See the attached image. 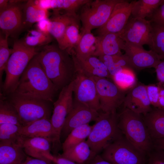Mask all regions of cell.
I'll return each mask as SVG.
<instances>
[{
  "instance_id": "f35d334b",
  "label": "cell",
  "mask_w": 164,
  "mask_h": 164,
  "mask_svg": "<svg viewBox=\"0 0 164 164\" xmlns=\"http://www.w3.org/2000/svg\"><path fill=\"white\" fill-rule=\"evenodd\" d=\"M147 94L151 105L153 107L159 108V85L150 84L146 85Z\"/></svg>"
},
{
  "instance_id": "836d02e7",
  "label": "cell",
  "mask_w": 164,
  "mask_h": 164,
  "mask_svg": "<svg viewBox=\"0 0 164 164\" xmlns=\"http://www.w3.org/2000/svg\"><path fill=\"white\" fill-rule=\"evenodd\" d=\"M21 127L12 124H0V142H12L22 146L23 137L20 134Z\"/></svg>"
},
{
  "instance_id": "e0dca14e",
  "label": "cell",
  "mask_w": 164,
  "mask_h": 164,
  "mask_svg": "<svg viewBox=\"0 0 164 164\" xmlns=\"http://www.w3.org/2000/svg\"><path fill=\"white\" fill-rule=\"evenodd\" d=\"M124 108L145 115L152 109L147 94L146 85L137 83L126 94L123 103Z\"/></svg>"
},
{
  "instance_id": "9a60e30c",
  "label": "cell",
  "mask_w": 164,
  "mask_h": 164,
  "mask_svg": "<svg viewBox=\"0 0 164 164\" xmlns=\"http://www.w3.org/2000/svg\"><path fill=\"white\" fill-rule=\"evenodd\" d=\"M136 1L122 0L117 3L106 23L103 27L97 29V36L109 33H120L128 22Z\"/></svg>"
},
{
  "instance_id": "5b68a950",
  "label": "cell",
  "mask_w": 164,
  "mask_h": 164,
  "mask_svg": "<svg viewBox=\"0 0 164 164\" xmlns=\"http://www.w3.org/2000/svg\"><path fill=\"white\" fill-rule=\"evenodd\" d=\"M123 135L118 127L117 112L102 111L92 125L86 141L96 156L109 144Z\"/></svg>"
},
{
  "instance_id": "8992f818",
  "label": "cell",
  "mask_w": 164,
  "mask_h": 164,
  "mask_svg": "<svg viewBox=\"0 0 164 164\" xmlns=\"http://www.w3.org/2000/svg\"><path fill=\"white\" fill-rule=\"evenodd\" d=\"M6 96L17 111L22 126L40 119H50L53 108L52 102L24 97L15 93Z\"/></svg>"
},
{
  "instance_id": "c3c4849f",
  "label": "cell",
  "mask_w": 164,
  "mask_h": 164,
  "mask_svg": "<svg viewBox=\"0 0 164 164\" xmlns=\"http://www.w3.org/2000/svg\"><path fill=\"white\" fill-rule=\"evenodd\" d=\"M9 0H0V12L5 9L8 6Z\"/></svg>"
},
{
  "instance_id": "7402d4cb",
  "label": "cell",
  "mask_w": 164,
  "mask_h": 164,
  "mask_svg": "<svg viewBox=\"0 0 164 164\" xmlns=\"http://www.w3.org/2000/svg\"><path fill=\"white\" fill-rule=\"evenodd\" d=\"M143 116L153 141L164 138V109L153 107Z\"/></svg>"
},
{
  "instance_id": "d590c367",
  "label": "cell",
  "mask_w": 164,
  "mask_h": 164,
  "mask_svg": "<svg viewBox=\"0 0 164 164\" xmlns=\"http://www.w3.org/2000/svg\"><path fill=\"white\" fill-rule=\"evenodd\" d=\"M52 36L45 34L37 29L28 31V33L22 40L25 44L30 47L46 46L52 41Z\"/></svg>"
},
{
  "instance_id": "2e32d148",
  "label": "cell",
  "mask_w": 164,
  "mask_h": 164,
  "mask_svg": "<svg viewBox=\"0 0 164 164\" xmlns=\"http://www.w3.org/2000/svg\"><path fill=\"white\" fill-rule=\"evenodd\" d=\"M122 50L134 70L155 68L161 60L153 50H146L142 46L125 42Z\"/></svg>"
},
{
  "instance_id": "52a82bcc",
  "label": "cell",
  "mask_w": 164,
  "mask_h": 164,
  "mask_svg": "<svg viewBox=\"0 0 164 164\" xmlns=\"http://www.w3.org/2000/svg\"><path fill=\"white\" fill-rule=\"evenodd\" d=\"M122 0H91L82 7L79 16L84 32L103 27L108 20L115 5Z\"/></svg>"
},
{
  "instance_id": "ac0fdd59",
  "label": "cell",
  "mask_w": 164,
  "mask_h": 164,
  "mask_svg": "<svg viewBox=\"0 0 164 164\" xmlns=\"http://www.w3.org/2000/svg\"><path fill=\"white\" fill-rule=\"evenodd\" d=\"M95 50L93 55L99 57L104 55H113L122 53L125 42L119 33H109L97 36Z\"/></svg>"
},
{
  "instance_id": "cb8c5ba5",
  "label": "cell",
  "mask_w": 164,
  "mask_h": 164,
  "mask_svg": "<svg viewBox=\"0 0 164 164\" xmlns=\"http://www.w3.org/2000/svg\"><path fill=\"white\" fill-rule=\"evenodd\" d=\"M80 34V39L71 51L70 55L77 60H82L93 55L97 38L90 31L81 32Z\"/></svg>"
},
{
  "instance_id": "7bdbcfd3",
  "label": "cell",
  "mask_w": 164,
  "mask_h": 164,
  "mask_svg": "<svg viewBox=\"0 0 164 164\" xmlns=\"http://www.w3.org/2000/svg\"><path fill=\"white\" fill-rule=\"evenodd\" d=\"M21 164H54L48 159L33 158L27 155L26 159Z\"/></svg>"
},
{
  "instance_id": "484cf974",
  "label": "cell",
  "mask_w": 164,
  "mask_h": 164,
  "mask_svg": "<svg viewBox=\"0 0 164 164\" xmlns=\"http://www.w3.org/2000/svg\"><path fill=\"white\" fill-rule=\"evenodd\" d=\"M90 0H36L42 8L48 10L64 11V13H76L80 8Z\"/></svg>"
},
{
  "instance_id": "74e56055",
  "label": "cell",
  "mask_w": 164,
  "mask_h": 164,
  "mask_svg": "<svg viewBox=\"0 0 164 164\" xmlns=\"http://www.w3.org/2000/svg\"><path fill=\"white\" fill-rule=\"evenodd\" d=\"M145 164H164V150L154 147L147 154Z\"/></svg>"
},
{
  "instance_id": "6da1fadb",
  "label": "cell",
  "mask_w": 164,
  "mask_h": 164,
  "mask_svg": "<svg viewBox=\"0 0 164 164\" xmlns=\"http://www.w3.org/2000/svg\"><path fill=\"white\" fill-rule=\"evenodd\" d=\"M46 75L56 87L61 90L74 79L77 70L72 56L58 45L44 46L37 54Z\"/></svg>"
},
{
  "instance_id": "8fae6325",
  "label": "cell",
  "mask_w": 164,
  "mask_h": 164,
  "mask_svg": "<svg viewBox=\"0 0 164 164\" xmlns=\"http://www.w3.org/2000/svg\"><path fill=\"white\" fill-rule=\"evenodd\" d=\"M151 22L145 19L132 18L119 33L125 42L142 46L146 44L149 48L152 44Z\"/></svg>"
},
{
  "instance_id": "603a6c76",
  "label": "cell",
  "mask_w": 164,
  "mask_h": 164,
  "mask_svg": "<svg viewBox=\"0 0 164 164\" xmlns=\"http://www.w3.org/2000/svg\"><path fill=\"white\" fill-rule=\"evenodd\" d=\"M27 156L20 145L0 142V164H21Z\"/></svg>"
},
{
  "instance_id": "7a4b0ae2",
  "label": "cell",
  "mask_w": 164,
  "mask_h": 164,
  "mask_svg": "<svg viewBox=\"0 0 164 164\" xmlns=\"http://www.w3.org/2000/svg\"><path fill=\"white\" fill-rule=\"evenodd\" d=\"M57 91L36 55L31 59L22 74L14 93L24 97L53 102Z\"/></svg>"
},
{
  "instance_id": "d4e9b609",
  "label": "cell",
  "mask_w": 164,
  "mask_h": 164,
  "mask_svg": "<svg viewBox=\"0 0 164 164\" xmlns=\"http://www.w3.org/2000/svg\"><path fill=\"white\" fill-rule=\"evenodd\" d=\"M23 25L24 29L30 27L35 23L48 18V10L41 8L36 0H28L23 8Z\"/></svg>"
},
{
  "instance_id": "d6986e66",
  "label": "cell",
  "mask_w": 164,
  "mask_h": 164,
  "mask_svg": "<svg viewBox=\"0 0 164 164\" xmlns=\"http://www.w3.org/2000/svg\"><path fill=\"white\" fill-rule=\"evenodd\" d=\"M20 135L24 138L42 137L50 140L52 143L53 131L50 119L43 118L27 125L21 126Z\"/></svg>"
},
{
  "instance_id": "3957f363",
  "label": "cell",
  "mask_w": 164,
  "mask_h": 164,
  "mask_svg": "<svg viewBox=\"0 0 164 164\" xmlns=\"http://www.w3.org/2000/svg\"><path fill=\"white\" fill-rule=\"evenodd\" d=\"M118 125L126 139L142 153L147 155L154 147L143 115L124 108L118 114Z\"/></svg>"
},
{
  "instance_id": "83f0119b",
  "label": "cell",
  "mask_w": 164,
  "mask_h": 164,
  "mask_svg": "<svg viewBox=\"0 0 164 164\" xmlns=\"http://www.w3.org/2000/svg\"><path fill=\"white\" fill-rule=\"evenodd\" d=\"M100 59L106 66L111 78L124 69L134 70L125 55L122 53L113 55H104Z\"/></svg>"
},
{
  "instance_id": "7dc6e473",
  "label": "cell",
  "mask_w": 164,
  "mask_h": 164,
  "mask_svg": "<svg viewBox=\"0 0 164 164\" xmlns=\"http://www.w3.org/2000/svg\"><path fill=\"white\" fill-rule=\"evenodd\" d=\"M154 146L156 148L164 146V138L154 140H153Z\"/></svg>"
},
{
  "instance_id": "277c9868",
  "label": "cell",
  "mask_w": 164,
  "mask_h": 164,
  "mask_svg": "<svg viewBox=\"0 0 164 164\" xmlns=\"http://www.w3.org/2000/svg\"><path fill=\"white\" fill-rule=\"evenodd\" d=\"M12 53L7 64L5 77L0 93L6 96L14 93L19 79L31 59L39 51L35 47L26 45L22 40H16L13 45Z\"/></svg>"
},
{
  "instance_id": "f1b7e54d",
  "label": "cell",
  "mask_w": 164,
  "mask_h": 164,
  "mask_svg": "<svg viewBox=\"0 0 164 164\" xmlns=\"http://www.w3.org/2000/svg\"><path fill=\"white\" fill-rule=\"evenodd\" d=\"M12 124L22 126L19 114L7 97L0 93V124Z\"/></svg>"
},
{
  "instance_id": "4dcf8cb0",
  "label": "cell",
  "mask_w": 164,
  "mask_h": 164,
  "mask_svg": "<svg viewBox=\"0 0 164 164\" xmlns=\"http://www.w3.org/2000/svg\"><path fill=\"white\" fill-rule=\"evenodd\" d=\"M92 128V125L87 124L73 129L69 134L62 144V148L64 151L86 140Z\"/></svg>"
},
{
  "instance_id": "f6af8a7d",
  "label": "cell",
  "mask_w": 164,
  "mask_h": 164,
  "mask_svg": "<svg viewBox=\"0 0 164 164\" xmlns=\"http://www.w3.org/2000/svg\"><path fill=\"white\" fill-rule=\"evenodd\" d=\"M159 108L164 109V88L159 85Z\"/></svg>"
},
{
  "instance_id": "ee69618b",
  "label": "cell",
  "mask_w": 164,
  "mask_h": 164,
  "mask_svg": "<svg viewBox=\"0 0 164 164\" xmlns=\"http://www.w3.org/2000/svg\"><path fill=\"white\" fill-rule=\"evenodd\" d=\"M158 80L160 84H164V60H161L155 67Z\"/></svg>"
},
{
  "instance_id": "bcb514c9",
  "label": "cell",
  "mask_w": 164,
  "mask_h": 164,
  "mask_svg": "<svg viewBox=\"0 0 164 164\" xmlns=\"http://www.w3.org/2000/svg\"><path fill=\"white\" fill-rule=\"evenodd\" d=\"M92 160L91 164H113L103 159L98 155H97Z\"/></svg>"
},
{
  "instance_id": "4fadbf2b",
  "label": "cell",
  "mask_w": 164,
  "mask_h": 164,
  "mask_svg": "<svg viewBox=\"0 0 164 164\" xmlns=\"http://www.w3.org/2000/svg\"><path fill=\"white\" fill-rule=\"evenodd\" d=\"M21 1H9L7 7L0 12V28L2 32L15 38L23 29V8Z\"/></svg>"
},
{
  "instance_id": "ab89813d",
  "label": "cell",
  "mask_w": 164,
  "mask_h": 164,
  "mask_svg": "<svg viewBox=\"0 0 164 164\" xmlns=\"http://www.w3.org/2000/svg\"><path fill=\"white\" fill-rule=\"evenodd\" d=\"M149 20L151 22L164 28V0L154 12Z\"/></svg>"
},
{
  "instance_id": "5bb4252c",
  "label": "cell",
  "mask_w": 164,
  "mask_h": 164,
  "mask_svg": "<svg viewBox=\"0 0 164 164\" xmlns=\"http://www.w3.org/2000/svg\"><path fill=\"white\" fill-rule=\"evenodd\" d=\"M98 111L74 100L72 108L67 116L62 128L60 139L66 138L74 128L95 121L99 116Z\"/></svg>"
},
{
  "instance_id": "681fc988",
  "label": "cell",
  "mask_w": 164,
  "mask_h": 164,
  "mask_svg": "<svg viewBox=\"0 0 164 164\" xmlns=\"http://www.w3.org/2000/svg\"><path fill=\"white\" fill-rule=\"evenodd\" d=\"M159 148V149H163V150H164V146H162L160 147H159V148Z\"/></svg>"
},
{
  "instance_id": "8d00e7d4",
  "label": "cell",
  "mask_w": 164,
  "mask_h": 164,
  "mask_svg": "<svg viewBox=\"0 0 164 164\" xmlns=\"http://www.w3.org/2000/svg\"><path fill=\"white\" fill-rule=\"evenodd\" d=\"M9 37L2 33L0 35V88L2 86V76L5 67L12 53V48H9L8 43Z\"/></svg>"
},
{
  "instance_id": "30bf717a",
  "label": "cell",
  "mask_w": 164,
  "mask_h": 164,
  "mask_svg": "<svg viewBox=\"0 0 164 164\" xmlns=\"http://www.w3.org/2000/svg\"><path fill=\"white\" fill-rule=\"evenodd\" d=\"M93 77L96 84L101 110L106 113L116 112L117 108L123 103L128 91L121 89L108 78Z\"/></svg>"
},
{
  "instance_id": "f546056e",
  "label": "cell",
  "mask_w": 164,
  "mask_h": 164,
  "mask_svg": "<svg viewBox=\"0 0 164 164\" xmlns=\"http://www.w3.org/2000/svg\"><path fill=\"white\" fill-rule=\"evenodd\" d=\"M163 0H138L136 1L132 10V18L145 19L151 17Z\"/></svg>"
},
{
  "instance_id": "e575fe53",
  "label": "cell",
  "mask_w": 164,
  "mask_h": 164,
  "mask_svg": "<svg viewBox=\"0 0 164 164\" xmlns=\"http://www.w3.org/2000/svg\"><path fill=\"white\" fill-rule=\"evenodd\" d=\"M151 24L152 44L150 48L159 56L161 60H164V28L154 23Z\"/></svg>"
},
{
  "instance_id": "d6a6232c",
  "label": "cell",
  "mask_w": 164,
  "mask_h": 164,
  "mask_svg": "<svg viewBox=\"0 0 164 164\" xmlns=\"http://www.w3.org/2000/svg\"><path fill=\"white\" fill-rule=\"evenodd\" d=\"M111 78L118 87L127 91H128L137 83L134 70L130 69H124Z\"/></svg>"
},
{
  "instance_id": "9c48e42d",
  "label": "cell",
  "mask_w": 164,
  "mask_h": 164,
  "mask_svg": "<svg viewBox=\"0 0 164 164\" xmlns=\"http://www.w3.org/2000/svg\"><path fill=\"white\" fill-rule=\"evenodd\" d=\"M73 81L60 91L57 99L53 104L50 121L53 131L52 147L55 151H58L62 147L61 131L66 118L73 106Z\"/></svg>"
},
{
  "instance_id": "7c38bea8",
  "label": "cell",
  "mask_w": 164,
  "mask_h": 164,
  "mask_svg": "<svg viewBox=\"0 0 164 164\" xmlns=\"http://www.w3.org/2000/svg\"><path fill=\"white\" fill-rule=\"evenodd\" d=\"M73 81L74 100L98 111L101 110L96 84L93 77L77 71Z\"/></svg>"
},
{
  "instance_id": "60d3db41",
  "label": "cell",
  "mask_w": 164,
  "mask_h": 164,
  "mask_svg": "<svg viewBox=\"0 0 164 164\" xmlns=\"http://www.w3.org/2000/svg\"><path fill=\"white\" fill-rule=\"evenodd\" d=\"M45 158L51 161L54 164H80L62 157L60 155H56L51 153L46 155Z\"/></svg>"
},
{
  "instance_id": "b9f144b4",
  "label": "cell",
  "mask_w": 164,
  "mask_h": 164,
  "mask_svg": "<svg viewBox=\"0 0 164 164\" xmlns=\"http://www.w3.org/2000/svg\"><path fill=\"white\" fill-rule=\"evenodd\" d=\"M36 26V29L45 34H50L51 24L49 18L43 19L37 22Z\"/></svg>"
},
{
  "instance_id": "ffe728a7",
  "label": "cell",
  "mask_w": 164,
  "mask_h": 164,
  "mask_svg": "<svg viewBox=\"0 0 164 164\" xmlns=\"http://www.w3.org/2000/svg\"><path fill=\"white\" fill-rule=\"evenodd\" d=\"M49 18L51 27L50 34L58 41L62 37L67 28L70 26L79 23V16L76 13H63L53 11Z\"/></svg>"
},
{
  "instance_id": "4316f807",
  "label": "cell",
  "mask_w": 164,
  "mask_h": 164,
  "mask_svg": "<svg viewBox=\"0 0 164 164\" xmlns=\"http://www.w3.org/2000/svg\"><path fill=\"white\" fill-rule=\"evenodd\" d=\"M60 155L80 164L92 160L96 156L86 140L63 151Z\"/></svg>"
},
{
  "instance_id": "ba28073f",
  "label": "cell",
  "mask_w": 164,
  "mask_h": 164,
  "mask_svg": "<svg viewBox=\"0 0 164 164\" xmlns=\"http://www.w3.org/2000/svg\"><path fill=\"white\" fill-rule=\"evenodd\" d=\"M101 156L113 164H145L147 155L142 153L123 135L109 144Z\"/></svg>"
},
{
  "instance_id": "44dd1931",
  "label": "cell",
  "mask_w": 164,
  "mask_h": 164,
  "mask_svg": "<svg viewBox=\"0 0 164 164\" xmlns=\"http://www.w3.org/2000/svg\"><path fill=\"white\" fill-rule=\"evenodd\" d=\"M51 141L45 138L23 137L22 146L27 155L34 158L47 159L45 156L51 153Z\"/></svg>"
},
{
  "instance_id": "1f68e13d",
  "label": "cell",
  "mask_w": 164,
  "mask_h": 164,
  "mask_svg": "<svg viewBox=\"0 0 164 164\" xmlns=\"http://www.w3.org/2000/svg\"><path fill=\"white\" fill-rule=\"evenodd\" d=\"M80 37L79 23L72 24L67 28L62 37L57 42L58 45L60 49L66 50L70 54Z\"/></svg>"
}]
</instances>
